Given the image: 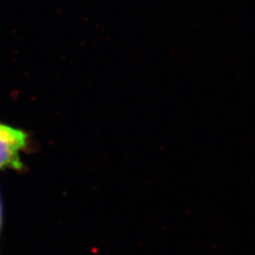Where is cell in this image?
I'll return each mask as SVG.
<instances>
[{"label":"cell","instance_id":"obj_1","mask_svg":"<svg viewBox=\"0 0 255 255\" xmlns=\"http://www.w3.org/2000/svg\"><path fill=\"white\" fill-rule=\"evenodd\" d=\"M27 146L28 135L25 131L0 123V170L25 169L20 153Z\"/></svg>","mask_w":255,"mask_h":255},{"label":"cell","instance_id":"obj_2","mask_svg":"<svg viewBox=\"0 0 255 255\" xmlns=\"http://www.w3.org/2000/svg\"><path fill=\"white\" fill-rule=\"evenodd\" d=\"M2 202H1V197H0V235H1V230H2Z\"/></svg>","mask_w":255,"mask_h":255}]
</instances>
